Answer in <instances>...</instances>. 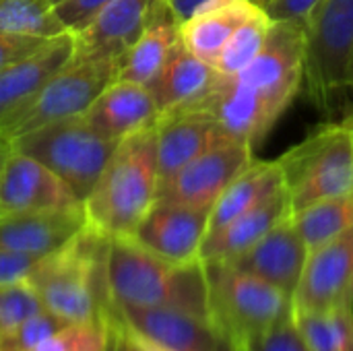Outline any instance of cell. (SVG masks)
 <instances>
[{
	"label": "cell",
	"instance_id": "obj_1",
	"mask_svg": "<svg viewBox=\"0 0 353 351\" xmlns=\"http://www.w3.org/2000/svg\"><path fill=\"white\" fill-rule=\"evenodd\" d=\"M157 137L155 126L120 141L83 201L85 230L114 240L132 238L157 201Z\"/></svg>",
	"mask_w": 353,
	"mask_h": 351
},
{
	"label": "cell",
	"instance_id": "obj_2",
	"mask_svg": "<svg viewBox=\"0 0 353 351\" xmlns=\"http://www.w3.org/2000/svg\"><path fill=\"white\" fill-rule=\"evenodd\" d=\"M105 285L110 304L120 310L176 308L209 319L203 263H168L132 238L108 240Z\"/></svg>",
	"mask_w": 353,
	"mask_h": 351
},
{
	"label": "cell",
	"instance_id": "obj_3",
	"mask_svg": "<svg viewBox=\"0 0 353 351\" xmlns=\"http://www.w3.org/2000/svg\"><path fill=\"white\" fill-rule=\"evenodd\" d=\"M108 240L83 230L60 250L43 257L27 281L41 306L64 323L99 321L110 310L105 285Z\"/></svg>",
	"mask_w": 353,
	"mask_h": 351
},
{
	"label": "cell",
	"instance_id": "obj_4",
	"mask_svg": "<svg viewBox=\"0 0 353 351\" xmlns=\"http://www.w3.org/2000/svg\"><path fill=\"white\" fill-rule=\"evenodd\" d=\"M203 267L209 319L236 351L252 337L292 317V296L277 285L230 263H203Z\"/></svg>",
	"mask_w": 353,
	"mask_h": 351
},
{
	"label": "cell",
	"instance_id": "obj_5",
	"mask_svg": "<svg viewBox=\"0 0 353 351\" xmlns=\"http://www.w3.org/2000/svg\"><path fill=\"white\" fill-rule=\"evenodd\" d=\"M292 215L353 190V145L345 122L325 124L279 159Z\"/></svg>",
	"mask_w": 353,
	"mask_h": 351
},
{
	"label": "cell",
	"instance_id": "obj_6",
	"mask_svg": "<svg viewBox=\"0 0 353 351\" xmlns=\"http://www.w3.org/2000/svg\"><path fill=\"white\" fill-rule=\"evenodd\" d=\"M118 143L99 134L85 116L64 118L35 128L10 143L54 172L83 203Z\"/></svg>",
	"mask_w": 353,
	"mask_h": 351
},
{
	"label": "cell",
	"instance_id": "obj_7",
	"mask_svg": "<svg viewBox=\"0 0 353 351\" xmlns=\"http://www.w3.org/2000/svg\"><path fill=\"white\" fill-rule=\"evenodd\" d=\"M304 83L321 110L350 91L353 62V0H321L304 23Z\"/></svg>",
	"mask_w": 353,
	"mask_h": 351
},
{
	"label": "cell",
	"instance_id": "obj_8",
	"mask_svg": "<svg viewBox=\"0 0 353 351\" xmlns=\"http://www.w3.org/2000/svg\"><path fill=\"white\" fill-rule=\"evenodd\" d=\"M114 79L116 60H70L21 110L0 122V141L10 145L46 124L83 116Z\"/></svg>",
	"mask_w": 353,
	"mask_h": 351
},
{
	"label": "cell",
	"instance_id": "obj_9",
	"mask_svg": "<svg viewBox=\"0 0 353 351\" xmlns=\"http://www.w3.org/2000/svg\"><path fill=\"white\" fill-rule=\"evenodd\" d=\"M306 33L300 21H273L256 58L238 74L277 122L304 83Z\"/></svg>",
	"mask_w": 353,
	"mask_h": 351
},
{
	"label": "cell",
	"instance_id": "obj_10",
	"mask_svg": "<svg viewBox=\"0 0 353 351\" xmlns=\"http://www.w3.org/2000/svg\"><path fill=\"white\" fill-rule=\"evenodd\" d=\"M254 159L252 147L238 141L221 143L194 157L168 180L159 182L157 201L211 209L232 180Z\"/></svg>",
	"mask_w": 353,
	"mask_h": 351
},
{
	"label": "cell",
	"instance_id": "obj_11",
	"mask_svg": "<svg viewBox=\"0 0 353 351\" xmlns=\"http://www.w3.org/2000/svg\"><path fill=\"white\" fill-rule=\"evenodd\" d=\"M74 209H83V203L54 172L8 147L0 163V213Z\"/></svg>",
	"mask_w": 353,
	"mask_h": 351
},
{
	"label": "cell",
	"instance_id": "obj_12",
	"mask_svg": "<svg viewBox=\"0 0 353 351\" xmlns=\"http://www.w3.org/2000/svg\"><path fill=\"white\" fill-rule=\"evenodd\" d=\"M211 209L155 201L132 234L143 248L174 265L201 261Z\"/></svg>",
	"mask_w": 353,
	"mask_h": 351
},
{
	"label": "cell",
	"instance_id": "obj_13",
	"mask_svg": "<svg viewBox=\"0 0 353 351\" xmlns=\"http://www.w3.org/2000/svg\"><path fill=\"white\" fill-rule=\"evenodd\" d=\"M353 277V228L308 252L292 296L294 312H323L347 298ZM352 302V300H350Z\"/></svg>",
	"mask_w": 353,
	"mask_h": 351
},
{
	"label": "cell",
	"instance_id": "obj_14",
	"mask_svg": "<svg viewBox=\"0 0 353 351\" xmlns=\"http://www.w3.org/2000/svg\"><path fill=\"white\" fill-rule=\"evenodd\" d=\"M161 0H112L87 27L72 33V60H116L147 29Z\"/></svg>",
	"mask_w": 353,
	"mask_h": 351
},
{
	"label": "cell",
	"instance_id": "obj_15",
	"mask_svg": "<svg viewBox=\"0 0 353 351\" xmlns=\"http://www.w3.org/2000/svg\"><path fill=\"white\" fill-rule=\"evenodd\" d=\"M155 137L159 182L174 176L205 151L234 141L215 120V116L201 108L176 110L159 116L155 124Z\"/></svg>",
	"mask_w": 353,
	"mask_h": 351
},
{
	"label": "cell",
	"instance_id": "obj_16",
	"mask_svg": "<svg viewBox=\"0 0 353 351\" xmlns=\"http://www.w3.org/2000/svg\"><path fill=\"white\" fill-rule=\"evenodd\" d=\"M114 308V306H112ZM132 331L176 351H236L205 317L176 308H114Z\"/></svg>",
	"mask_w": 353,
	"mask_h": 351
},
{
	"label": "cell",
	"instance_id": "obj_17",
	"mask_svg": "<svg viewBox=\"0 0 353 351\" xmlns=\"http://www.w3.org/2000/svg\"><path fill=\"white\" fill-rule=\"evenodd\" d=\"M308 252L310 250L304 244L294 217L290 215L279 221L267 236H263L252 248L230 261V265L248 271L294 296L304 273Z\"/></svg>",
	"mask_w": 353,
	"mask_h": 351
},
{
	"label": "cell",
	"instance_id": "obj_18",
	"mask_svg": "<svg viewBox=\"0 0 353 351\" xmlns=\"http://www.w3.org/2000/svg\"><path fill=\"white\" fill-rule=\"evenodd\" d=\"M83 230V209L0 213V248L43 259L66 246Z\"/></svg>",
	"mask_w": 353,
	"mask_h": 351
},
{
	"label": "cell",
	"instance_id": "obj_19",
	"mask_svg": "<svg viewBox=\"0 0 353 351\" xmlns=\"http://www.w3.org/2000/svg\"><path fill=\"white\" fill-rule=\"evenodd\" d=\"M83 116L99 134L120 143L139 130L155 126L159 110L149 87L114 79Z\"/></svg>",
	"mask_w": 353,
	"mask_h": 351
},
{
	"label": "cell",
	"instance_id": "obj_20",
	"mask_svg": "<svg viewBox=\"0 0 353 351\" xmlns=\"http://www.w3.org/2000/svg\"><path fill=\"white\" fill-rule=\"evenodd\" d=\"M72 33H60L37 52L0 70V122L21 110L60 68L72 60Z\"/></svg>",
	"mask_w": 353,
	"mask_h": 351
},
{
	"label": "cell",
	"instance_id": "obj_21",
	"mask_svg": "<svg viewBox=\"0 0 353 351\" xmlns=\"http://www.w3.org/2000/svg\"><path fill=\"white\" fill-rule=\"evenodd\" d=\"M292 215L290 199L281 186L259 205L230 221L215 234H209L201 248L203 263H230L252 248L263 236H267L279 221Z\"/></svg>",
	"mask_w": 353,
	"mask_h": 351
},
{
	"label": "cell",
	"instance_id": "obj_22",
	"mask_svg": "<svg viewBox=\"0 0 353 351\" xmlns=\"http://www.w3.org/2000/svg\"><path fill=\"white\" fill-rule=\"evenodd\" d=\"M180 43V23L161 0L143 35L116 58V81L151 87Z\"/></svg>",
	"mask_w": 353,
	"mask_h": 351
},
{
	"label": "cell",
	"instance_id": "obj_23",
	"mask_svg": "<svg viewBox=\"0 0 353 351\" xmlns=\"http://www.w3.org/2000/svg\"><path fill=\"white\" fill-rule=\"evenodd\" d=\"M219 81L221 72L209 62L192 56L180 41L149 89L153 91L159 116H163L176 110L199 108Z\"/></svg>",
	"mask_w": 353,
	"mask_h": 351
},
{
	"label": "cell",
	"instance_id": "obj_24",
	"mask_svg": "<svg viewBox=\"0 0 353 351\" xmlns=\"http://www.w3.org/2000/svg\"><path fill=\"white\" fill-rule=\"evenodd\" d=\"M259 10L263 8L252 0H211L180 23V41L192 56L213 66L234 31Z\"/></svg>",
	"mask_w": 353,
	"mask_h": 351
},
{
	"label": "cell",
	"instance_id": "obj_25",
	"mask_svg": "<svg viewBox=\"0 0 353 351\" xmlns=\"http://www.w3.org/2000/svg\"><path fill=\"white\" fill-rule=\"evenodd\" d=\"M281 186H283V178L277 159L275 161L252 159L250 166L232 180V184L221 192V197L211 207L207 236L219 232L230 221H234L236 217L259 205L263 199H267Z\"/></svg>",
	"mask_w": 353,
	"mask_h": 351
},
{
	"label": "cell",
	"instance_id": "obj_26",
	"mask_svg": "<svg viewBox=\"0 0 353 351\" xmlns=\"http://www.w3.org/2000/svg\"><path fill=\"white\" fill-rule=\"evenodd\" d=\"M292 319L310 351H353V302L323 312H294Z\"/></svg>",
	"mask_w": 353,
	"mask_h": 351
},
{
	"label": "cell",
	"instance_id": "obj_27",
	"mask_svg": "<svg viewBox=\"0 0 353 351\" xmlns=\"http://www.w3.org/2000/svg\"><path fill=\"white\" fill-rule=\"evenodd\" d=\"M292 217L308 250H314L353 228V190L314 203Z\"/></svg>",
	"mask_w": 353,
	"mask_h": 351
},
{
	"label": "cell",
	"instance_id": "obj_28",
	"mask_svg": "<svg viewBox=\"0 0 353 351\" xmlns=\"http://www.w3.org/2000/svg\"><path fill=\"white\" fill-rule=\"evenodd\" d=\"M0 33L52 39L66 29L50 0H0Z\"/></svg>",
	"mask_w": 353,
	"mask_h": 351
},
{
	"label": "cell",
	"instance_id": "obj_29",
	"mask_svg": "<svg viewBox=\"0 0 353 351\" xmlns=\"http://www.w3.org/2000/svg\"><path fill=\"white\" fill-rule=\"evenodd\" d=\"M271 23L273 21L269 19V14L265 10H259L246 23H242L234 31V35L228 39V43L219 52L217 60L213 62L215 70L221 72L223 77H234V74L242 72L261 52Z\"/></svg>",
	"mask_w": 353,
	"mask_h": 351
},
{
	"label": "cell",
	"instance_id": "obj_30",
	"mask_svg": "<svg viewBox=\"0 0 353 351\" xmlns=\"http://www.w3.org/2000/svg\"><path fill=\"white\" fill-rule=\"evenodd\" d=\"M110 339L108 319L89 323H68L52 333L33 351H105Z\"/></svg>",
	"mask_w": 353,
	"mask_h": 351
},
{
	"label": "cell",
	"instance_id": "obj_31",
	"mask_svg": "<svg viewBox=\"0 0 353 351\" xmlns=\"http://www.w3.org/2000/svg\"><path fill=\"white\" fill-rule=\"evenodd\" d=\"M64 325L68 323L43 308L37 314L0 333V351H33Z\"/></svg>",
	"mask_w": 353,
	"mask_h": 351
},
{
	"label": "cell",
	"instance_id": "obj_32",
	"mask_svg": "<svg viewBox=\"0 0 353 351\" xmlns=\"http://www.w3.org/2000/svg\"><path fill=\"white\" fill-rule=\"evenodd\" d=\"M39 310H43V306L27 279L0 285V333L37 314Z\"/></svg>",
	"mask_w": 353,
	"mask_h": 351
},
{
	"label": "cell",
	"instance_id": "obj_33",
	"mask_svg": "<svg viewBox=\"0 0 353 351\" xmlns=\"http://www.w3.org/2000/svg\"><path fill=\"white\" fill-rule=\"evenodd\" d=\"M240 351H310L292 317L252 337Z\"/></svg>",
	"mask_w": 353,
	"mask_h": 351
},
{
	"label": "cell",
	"instance_id": "obj_34",
	"mask_svg": "<svg viewBox=\"0 0 353 351\" xmlns=\"http://www.w3.org/2000/svg\"><path fill=\"white\" fill-rule=\"evenodd\" d=\"M112 0H62L54 6L66 31L77 33L87 27Z\"/></svg>",
	"mask_w": 353,
	"mask_h": 351
},
{
	"label": "cell",
	"instance_id": "obj_35",
	"mask_svg": "<svg viewBox=\"0 0 353 351\" xmlns=\"http://www.w3.org/2000/svg\"><path fill=\"white\" fill-rule=\"evenodd\" d=\"M39 261H41L39 257L21 254V252L0 248V285L25 281Z\"/></svg>",
	"mask_w": 353,
	"mask_h": 351
},
{
	"label": "cell",
	"instance_id": "obj_36",
	"mask_svg": "<svg viewBox=\"0 0 353 351\" xmlns=\"http://www.w3.org/2000/svg\"><path fill=\"white\" fill-rule=\"evenodd\" d=\"M46 41L41 37H25V35H6L0 33V70L6 68L8 64L37 52Z\"/></svg>",
	"mask_w": 353,
	"mask_h": 351
},
{
	"label": "cell",
	"instance_id": "obj_37",
	"mask_svg": "<svg viewBox=\"0 0 353 351\" xmlns=\"http://www.w3.org/2000/svg\"><path fill=\"white\" fill-rule=\"evenodd\" d=\"M321 0H269L263 8L271 21H300L306 23Z\"/></svg>",
	"mask_w": 353,
	"mask_h": 351
},
{
	"label": "cell",
	"instance_id": "obj_38",
	"mask_svg": "<svg viewBox=\"0 0 353 351\" xmlns=\"http://www.w3.org/2000/svg\"><path fill=\"white\" fill-rule=\"evenodd\" d=\"M114 310V308H112ZM116 314V312H114ZM116 319L120 321V325H122V329H124V335H126V339L137 348L139 351H176V350H170V348H165V345H161V343H157V341H153V339H149V337H145V335H141V333H137V331H132L128 325H124L122 323V319L116 314Z\"/></svg>",
	"mask_w": 353,
	"mask_h": 351
},
{
	"label": "cell",
	"instance_id": "obj_39",
	"mask_svg": "<svg viewBox=\"0 0 353 351\" xmlns=\"http://www.w3.org/2000/svg\"><path fill=\"white\" fill-rule=\"evenodd\" d=\"M105 319H108V329H110V339H108V350L105 351H128L126 350V341H124V333L120 329L118 319L112 312V306L105 312Z\"/></svg>",
	"mask_w": 353,
	"mask_h": 351
},
{
	"label": "cell",
	"instance_id": "obj_40",
	"mask_svg": "<svg viewBox=\"0 0 353 351\" xmlns=\"http://www.w3.org/2000/svg\"><path fill=\"white\" fill-rule=\"evenodd\" d=\"M170 10L174 12V17L178 19V23L186 21L190 14H194L203 4L211 2V0H165Z\"/></svg>",
	"mask_w": 353,
	"mask_h": 351
},
{
	"label": "cell",
	"instance_id": "obj_41",
	"mask_svg": "<svg viewBox=\"0 0 353 351\" xmlns=\"http://www.w3.org/2000/svg\"><path fill=\"white\" fill-rule=\"evenodd\" d=\"M8 143H4V141H0V163H2V159H4V155H6V151H8Z\"/></svg>",
	"mask_w": 353,
	"mask_h": 351
},
{
	"label": "cell",
	"instance_id": "obj_42",
	"mask_svg": "<svg viewBox=\"0 0 353 351\" xmlns=\"http://www.w3.org/2000/svg\"><path fill=\"white\" fill-rule=\"evenodd\" d=\"M112 312H114V310H112ZM114 317H116V314H114ZM118 323H120V321H118ZM120 329H122V325H120ZM122 333H124V329H122ZM124 341H126V350H128V351H139L137 348H134V345H132V343H130V341H128V339H126V335H124Z\"/></svg>",
	"mask_w": 353,
	"mask_h": 351
},
{
	"label": "cell",
	"instance_id": "obj_43",
	"mask_svg": "<svg viewBox=\"0 0 353 351\" xmlns=\"http://www.w3.org/2000/svg\"><path fill=\"white\" fill-rule=\"evenodd\" d=\"M345 124H347V128H350V134H352V145H353V114L345 120Z\"/></svg>",
	"mask_w": 353,
	"mask_h": 351
},
{
	"label": "cell",
	"instance_id": "obj_44",
	"mask_svg": "<svg viewBox=\"0 0 353 351\" xmlns=\"http://www.w3.org/2000/svg\"><path fill=\"white\" fill-rule=\"evenodd\" d=\"M252 2H254V4H259L261 8H265V6L269 4V0H252Z\"/></svg>",
	"mask_w": 353,
	"mask_h": 351
},
{
	"label": "cell",
	"instance_id": "obj_45",
	"mask_svg": "<svg viewBox=\"0 0 353 351\" xmlns=\"http://www.w3.org/2000/svg\"><path fill=\"white\" fill-rule=\"evenodd\" d=\"M347 298L353 302V277H352V283H350V292H347Z\"/></svg>",
	"mask_w": 353,
	"mask_h": 351
},
{
	"label": "cell",
	"instance_id": "obj_46",
	"mask_svg": "<svg viewBox=\"0 0 353 351\" xmlns=\"http://www.w3.org/2000/svg\"><path fill=\"white\" fill-rule=\"evenodd\" d=\"M350 93H352V97H353V62H352V85H350Z\"/></svg>",
	"mask_w": 353,
	"mask_h": 351
},
{
	"label": "cell",
	"instance_id": "obj_47",
	"mask_svg": "<svg viewBox=\"0 0 353 351\" xmlns=\"http://www.w3.org/2000/svg\"><path fill=\"white\" fill-rule=\"evenodd\" d=\"M50 2H52V4L56 6V4H58V2H62V0H50Z\"/></svg>",
	"mask_w": 353,
	"mask_h": 351
}]
</instances>
